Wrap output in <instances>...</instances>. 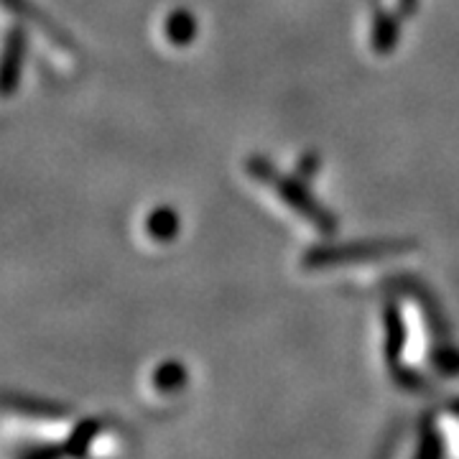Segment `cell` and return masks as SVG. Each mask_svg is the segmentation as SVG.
<instances>
[{
	"instance_id": "cell-1",
	"label": "cell",
	"mask_w": 459,
	"mask_h": 459,
	"mask_svg": "<svg viewBox=\"0 0 459 459\" xmlns=\"http://www.w3.org/2000/svg\"><path fill=\"white\" fill-rule=\"evenodd\" d=\"M174 230H177V217H174V212L161 210V212H156L151 217V232H156L159 238H169Z\"/></svg>"
},
{
	"instance_id": "cell-2",
	"label": "cell",
	"mask_w": 459,
	"mask_h": 459,
	"mask_svg": "<svg viewBox=\"0 0 459 459\" xmlns=\"http://www.w3.org/2000/svg\"><path fill=\"white\" fill-rule=\"evenodd\" d=\"M413 3H416V0H403V5H406V8H413Z\"/></svg>"
}]
</instances>
